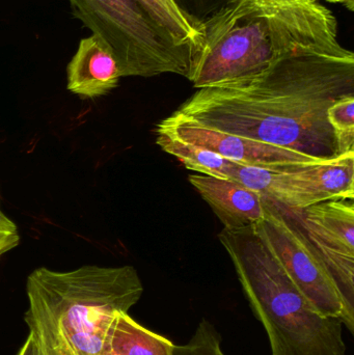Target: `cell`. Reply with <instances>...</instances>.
Segmentation results:
<instances>
[{
	"label": "cell",
	"instance_id": "6",
	"mask_svg": "<svg viewBox=\"0 0 354 355\" xmlns=\"http://www.w3.org/2000/svg\"><path fill=\"white\" fill-rule=\"evenodd\" d=\"M254 227L314 309L339 319L353 334L354 321L347 314L338 286L297 213L266 198L265 214Z\"/></svg>",
	"mask_w": 354,
	"mask_h": 355
},
{
	"label": "cell",
	"instance_id": "7",
	"mask_svg": "<svg viewBox=\"0 0 354 355\" xmlns=\"http://www.w3.org/2000/svg\"><path fill=\"white\" fill-rule=\"evenodd\" d=\"M287 210L299 212L335 198H354V153L301 166L261 168L235 162L231 179Z\"/></svg>",
	"mask_w": 354,
	"mask_h": 355
},
{
	"label": "cell",
	"instance_id": "10",
	"mask_svg": "<svg viewBox=\"0 0 354 355\" xmlns=\"http://www.w3.org/2000/svg\"><path fill=\"white\" fill-rule=\"evenodd\" d=\"M156 130L208 151L237 164L261 168L301 166L324 162L286 148L276 147L216 129L200 126L175 116L162 120Z\"/></svg>",
	"mask_w": 354,
	"mask_h": 355
},
{
	"label": "cell",
	"instance_id": "4",
	"mask_svg": "<svg viewBox=\"0 0 354 355\" xmlns=\"http://www.w3.org/2000/svg\"><path fill=\"white\" fill-rule=\"evenodd\" d=\"M201 25L203 41L188 76L197 89L257 74L278 56L297 52L249 0H228Z\"/></svg>",
	"mask_w": 354,
	"mask_h": 355
},
{
	"label": "cell",
	"instance_id": "20",
	"mask_svg": "<svg viewBox=\"0 0 354 355\" xmlns=\"http://www.w3.org/2000/svg\"><path fill=\"white\" fill-rule=\"evenodd\" d=\"M17 355H42L33 336L28 335L24 345L22 346L20 352Z\"/></svg>",
	"mask_w": 354,
	"mask_h": 355
},
{
	"label": "cell",
	"instance_id": "13",
	"mask_svg": "<svg viewBox=\"0 0 354 355\" xmlns=\"http://www.w3.org/2000/svg\"><path fill=\"white\" fill-rule=\"evenodd\" d=\"M152 20L161 27L178 47L193 54L200 51L203 41L201 20L183 10L176 0H135ZM193 64V62H191Z\"/></svg>",
	"mask_w": 354,
	"mask_h": 355
},
{
	"label": "cell",
	"instance_id": "9",
	"mask_svg": "<svg viewBox=\"0 0 354 355\" xmlns=\"http://www.w3.org/2000/svg\"><path fill=\"white\" fill-rule=\"evenodd\" d=\"M276 31L303 53L342 56L351 51L339 42L338 21L321 0H249Z\"/></svg>",
	"mask_w": 354,
	"mask_h": 355
},
{
	"label": "cell",
	"instance_id": "8",
	"mask_svg": "<svg viewBox=\"0 0 354 355\" xmlns=\"http://www.w3.org/2000/svg\"><path fill=\"white\" fill-rule=\"evenodd\" d=\"M319 252L354 321V198H335L295 212Z\"/></svg>",
	"mask_w": 354,
	"mask_h": 355
},
{
	"label": "cell",
	"instance_id": "14",
	"mask_svg": "<svg viewBox=\"0 0 354 355\" xmlns=\"http://www.w3.org/2000/svg\"><path fill=\"white\" fill-rule=\"evenodd\" d=\"M108 342L110 349L120 355H174L170 340L141 327L128 313L116 315Z\"/></svg>",
	"mask_w": 354,
	"mask_h": 355
},
{
	"label": "cell",
	"instance_id": "5",
	"mask_svg": "<svg viewBox=\"0 0 354 355\" xmlns=\"http://www.w3.org/2000/svg\"><path fill=\"white\" fill-rule=\"evenodd\" d=\"M73 14L107 42L122 77L177 74L188 78L193 54L175 45L135 0H68Z\"/></svg>",
	"mask_w": 354,
	"mask_h": 355
},
{
	"label": "cell",
	"instance_id": "1",
	"mask_svg": "<svg viewBox=\"0 0 354 355\" xmlns=\"http://www.w3.org/2000/svg\"><path fill=\"white\" fill-rule=\"evenodd\" d=\"M351 94L353 52H287L257 74L197 89L172 116L330 160L340 156L328 110Z\"/></svg>",
	"mask_w": 354,
	"mask_h": 355
},
{
	"label": "cell",
	"instance_id": "19",
	"mask_svg": "<svg viewBox=\"0 0 354 355\" xmlns=\"http://www.w3.org/2000/svg\"><path fill=\"white\" fill-rule=\"evenodd\" d=\"M178 2L179 6L186 10L188 14H191V8H197L199 10H204L205 12V8L208 3L212 1V0H176ZM193 16V15H191Z\"/></svg>",
	"mask_w": 354,
	"mask_h": 355
},
{
	"label": "cell",
	"instance_id": "21",
	"mask_svg": "<svg viewBox=\"0 0 354 355\" xmlns=\"http://www.w3.org/2000/svg\"><path fill=\"white\" fill-rule=\"evenodd\" d=\"M326 1L332 2V3H341L347 8V10L353 12L354 0H326Z\"/></svg>",
	"mask_w": 354,
	"mask_h": 355
},
{
	"label": "cell",
	"instance_id": "2",
	"mask_svg": "<svg viewBox=\"0 0 354 355\" xmlns=\"http://www.w3.org/2000/svg\"><path fill=\"white\" fill-rule=\"evenodd\" d=\"M26 293L25 322L42 355H107L114 318L139 302L143 286L130 265L41 267L27 277Z\"/></svg>",
	"mask_w": 354,
	"mask_h": 355
},
{
	"label": "cell",
	"instance_id": "11",
	"mask_svg": "<svg viewBox=\"0 0 354 355\" xmlns=\"http://www.w3.org/2000/svg\"><path fill=\"white\" fill-rule=\"evenodd\" d=\"M189 182L209 205L224 230L245 229L262 220L266 198L232 180L193 174Z\"/></svg>",
	"mask_w": 354,
	"mask_h": 355
},
{
	"label": "cell",
	"instance_id": "12",
	"mask_svg": "<svg viewBox=\"0 0 354 355\" xmlns=\"http://www.w3.org/2000/svg\"><path fill=\"white\" fill-rule=\"evenodd\" d=\"M67 89L83 99L107 95L122 78L114 49L96 33L79 42L76 53L67 67Z\"/></svg>",
	"mask_w": 354,
	"mask_h": 355
},
{
	"label": "cell",
	"instance_id": "18",
	"mask_svg": "<svg viewBox=\"0 0 354 355\" xmlns=\"http://www.w3.org/2000/svg\"><path fill=\"white\" fill-rule=\"evenodd\" d=\"M20 236L14 221L0 211V258L19 245Z\"/></svg>",
	"mask_w": 354,
	"mask_h": 355
},
{
	"label": "cell",
	"instance_id": "22",
	"mask_svg": "<svg viewBox=\"0 0 354 355\" xmlns=\"http://www.w3.org/2000/svg\"><path fill=\"white\" fill-rule=\"evenodd\" d=\"M107 355H120V354H116V352H114V350H112L109 348V352H108V354Z\"/></svg>",
	"mask_w": 354,
	"mask_h": 355
},
{
	"label": "cell",
	"instance_id": "3",
	"mask_svg": "<svg viewBox=\"0 0 354 355\" xmlns=\"http://www.w3.org/2000/svg\"><path fill=\"white\" fill-rule=\"evenodd\" d=\"M218 239L265 327L272 355H346L343 323L314 309L254 225L224 229Z\"/></svg>",
	"mask_w": 354,
	"mask_h": 355
},
{
	"label": "cell",
	"instance_id": "15",
	"mask_svg": "<svg viewBox=\"0 0 354 355\" xmlns=\"http://www.w3.org/2000/svg\"><path fill=\"white\" fill-rule=\"evenodd\" d=\"M156 143L162 151L174 156L187 170L193 171L195 174L231 179L234 162L161 131L156 130Z\"/></svg>",
	"mask_w": 354,
	"mask_h": 355
},
{
	"label": "cell",
	"instance_id": "16",
	"mask_svg": "<svg viewBox=\"0 0 354 355\" xmlns=\"http://www.w3.org/2000/svg\"><path fill=\"white\" fill-rule=\"evenodd\" d=\"M338 155L354 153V94L337 100L328 110Z\"/></svg>",
	"mask_w": 354,
	"mask_h": 355
},
{
	"label": "cell",
	"instance_id": "17",
	"mask_svg": "<svg viewBox=\"0 0 354 355\" xmlns=\"http://www.w3.org/2000/svg\"><path fill=\"white\" fill-rule=\"evenodd\" d=\"M174 355H226L222 349V338L215 327L202 320L191 341L185 345L176 346Z\"/></svg>",
	"mask_w": 354,
	"mask_h": 355
}]
</instances>
